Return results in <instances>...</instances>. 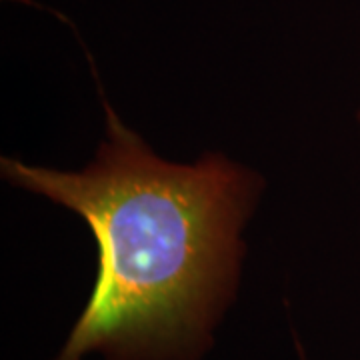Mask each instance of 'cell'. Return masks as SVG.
I'll use <instances>...</instances> for the list:
<instances>
[{"mask_svg":"<svg viewBox=\"0 0 360 360\" xmlns=\"http://www.w3.org/2000/svg\"><path fill=\"white\" fill-rule=\"evenodd\" d=\"M104 108L106 141L80 172L2 158L4 179L75 210L98 245L92 295L54 360H200L234 300L262 182L222 155L165 162Z\"/></svg>","mask_w":360,"mask_h":360,"instance_id":"1","label":"cell"}]
</instances>
